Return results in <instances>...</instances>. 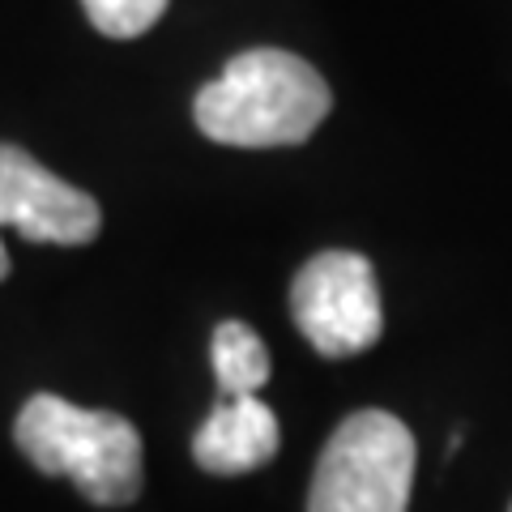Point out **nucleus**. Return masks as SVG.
Masks as SVG:
<instances>
[{
	"instance_id": "10",
	"label": "nucleus",
	"mask_w": 512,
	"mask_h": 512,
	"mask_svg": "<svg viewBox=\"0 0 512 512\" xmlns=\"http://www.w3.org/2000/svg\"><path fill=\"white\" fill-rule=\"evenodd\" d=\"M508 512H512V508H508Z\"/></svg>"
},
{
	"instance_id": "4",
	"label": "nucleus",
	"mask_w": 512,
	"mask_h": 512,
	"mask_svg": "<svg viewBox=\"0 0 512 512\" xmlns=\"http://www.w3.org/2000/svg\"><path fill=\"white\" fill-rule=\"evenodd\" d=\"M291 312L299 333L325 359H355L380 342L384 312L376 269L359 252H320L295 274Z\"/></svg>"
},
{
	"instance_id": "3",
	"label": "nucleus",
	"mask_w": 512,
	"mask_h": 512,
	"mask_svg": "<svg viewBox=\"0 0 512 512\" xmlns=\"http://www.w3.org/2000/svg\"><path fill=\"white\" fill-rule=\"evenodd\" d=\"M414 436L389 410H359L333 431L316 461L308 512H406Z\"/></svg>"
},
{
	"instance_id": "8",
	"label": "nucleus",
	"mask_w": 512,
	"mask_h": 512,
	"mask_svg": "<svg viewBox=\"0 0 512 512\" xmlns=\"http://www.w3.org/2000/svg\"><path fill=\"white\" fill-rule=\"evenodd\" d=\"M90 26L107 39H137L167 13V0H82Z\"/></svg>"
},
{
	"instance_id": "9",
	"label": "nucleus",
	"mask_w": 512,
	"mask_h": 512,
	"mask_svg": "<svg viewBox=\"0 0 512 512\" xmlns=\"http://www.w3.org/2000/svg\"><path fill=\"white\" fill-rule=\"evenodd\" d=\"M9 278V252H5V239H0V282Z\"/></svg>"
},
{
	"instance_id": "1",
	"label": "nucleus",
	"mask_w": 512,
	"mask_h": 512,
	"mask_svg": "<svg viewBox=\"0 0 512 512\" xmlns=\"http://www.w3.org/2000/svg\"><path fill=\"white\" fill-rule=\"evenodd\" d=\"M329 107V82L303 56L282 47H252L231 56L227 69L197 90L192 116L218 146L269 150L308 141Z\"/></svg>"
},
{
	"instance_id": "2",
	"label": "nucleus",
	"mask_w": 512,
	"mask_h": 512,
	"mask_svg": "<svg viewBox=\"0 0 512 512\" xmlns=\"http://www.w3.org/2000/svg\"><path fill=\"white\" fill-rule=\"evenodd\" d=\"M22 457L69 483L99 508L141 495V431L116 410H82L56 393H35L13 423Z\"/></svg>"
},
{
	"instance_id": "5",
	"label": "nucleus",
	"mask_w": 512,
	"mask_h": 512,
	"mask_svg": "<svg viewBox=\"0 0 512 512\" xmlns=\"http://www.w3.org/2000/svg\"><path fill=\"white\" fill-rule=\"evenodd\" d=\"M0 227H13L30 244L82 248L103 227V210L90 192L47 171L22 146L0 141Z\"/></svg>"
},
{
	"instance_id": "7",
	"label": "nucleus",
	"mask_w": 512,
	"mask_h": 512,
	"mask_svg": "<svg viewBox=\"0 0 512 512\" xmlns=\"http://www.w3.org/2000/svg\"><path fill=\"white\" fill-rule=\"evenodd\" d=\"M210 359L222 397H252L269 380V350L244 320H222L214 329Z\"/></svg>"
},
{
	"instance_id": "6",
	"label": "nucleus",
	"mask_w": 512,
	"mask_h": 512,
	"mask_svg": "<svg viewBox=\"0 0 512 512\" xmlns=\"http://www.w3.org/2000/svg\"><path fill=\"white\" fill-rule=\"evenodd\" d=\"M282 427L261 397H218L210 419L192 436V457L210 474H252L278 457Z\"/></svg>"
}]
</instances>
